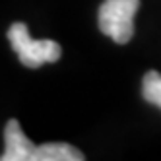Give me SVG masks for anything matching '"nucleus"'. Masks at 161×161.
<instances>
[{
    "label": "nucleus",
    "mask_w": 161,
    "mask_h": 161,
    "mask_svg": "<svg viewBox=\"0 0 161 161\" xmlns=\"http://www.w3.org/2000/svg\"><path fill=\"white\" fill-rule=\"evenodd\" d=\"M8 39L19 60L27 68H39L45 62H56L62 54V49L51 39H33L25 24H12L8 29Z\"/></svg>",
    "instance_id": "nucleus-1"
},
{
    "label": "nucleus",
    "mask_w": 161,
    "mask_h": 161,
    "mask_svg": "<svg viewBox=\"0 0 161 161\" xmlns=\"http://www.w3.org/2000/svg\"><path fill=\"white\" fill-rule=\"evenodd\" d=\"M84 153L78 147L64 142H51L37 146L35 161H82Z\"/></svg>",
    "instance_id": "nucleus-4"
},
{
    "label": "nucleus",
    "mask_w": 161,
    "mask_h": 161,
    "mask_svg": "<svg viewBox=\"0 0 161 161\" xmlns=\"http://www.w3.org/2000/svg\"><path fill=\"white\" fill-rule=\"evenodd\" d=\"M4 153L0 155V161H35L37 146L21 132L19 122L16 119L8 120L4 130Z\"/></svg>",
    "instance_id": "nucleus-3"
},
{
    "label": "nucleus",
    "mask_w": 161,
    "mask_h": 161,
    "mask_svg": "<svg viewBox=\"0 0 161 161\" xmlns=\"http://www.w3.org/2000/svg\"><path fill=\"white\" fill-rule=\"evenodd\" d=\"M140 0H105L99 8V29L114 43L124 45L134 35V16Z\"/></svg>",
    "instance_id": "nucleus-2"
},
{
    "label": "nucleus",
    "mask_w": 161,
    "mask_h": 161,
    "mask_svg": "<svg viewBox=\"0 0 161 161\" xmlns=\"http://www.w3.org/2000/svg\"><path fill=\"white\" fill-rule=\"evenodd\" d=\"M142 95L147 103L161 107V74L159 72H147L142 82Z\"/></svg>",
    "instance_id": "nucleus-5"
}]
</instances>
